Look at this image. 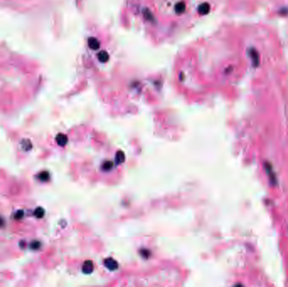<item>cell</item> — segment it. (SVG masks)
I'll list each match as a JSON object with an SVG mask.
<instances>
[{
    "instance_id": "cell-1",
    "label": "cell",
    "mask_w": 288,
    "mask_h": 287,
    "mask_svg": "<svg viewBox=\"0 0 288 287\" xmlns=\"http://www.w3.org/2000/svg\"><path fill=\"white\" fill-rule=\"evenodd\" d=\"M249 57L251 58L253 66L254 67H258L259 64H260V56H259L258 51L254 48H250L249 50Z\"/></svg>"
},
{
    "instance_id": "cell-2",
    "label": "cell",
    "mask_w": 288,
    "mask_h": 287,
    "mask_svg": "<svg viewBox=\"0 0 288 287\" xmlns=\"http://www.w3.org/2000/svg\"><path fill=\"white\" fill-rule=\"evenodd\" d=\"M265 169H266V172H267V174L269 176V179L271 180V183L272 184H276V178L275 176L274 171H273V169H272L271 164L270 163H266Z\"/></svg>"
},
{
    "instance_id": "cell-3",
    "label": "cell",
    "mask_w": 288,
    "mask_h": 287,
    "mask_svg": "<svg viewBox=\"0 0 288 287\" xmlns=\"http://www.w3.org/2000/svg\"><path fill=\"white\" fill-rule=\"evenodd\" d=\"M105 265L108 268L109 270H115L118 266L117 263L114 259H107L105 260Z\"/></svg>"
},
{
    "instance_id": "cell-4",
    "label": "cell",
    "mask_w": 288,
    "mask_h": 287,
    "mask_svg": "<svg viewBox=\"0 0 288 287\" xmlns=\"http://www.w3.org/2000/svg\"><path fill=\"white\" fill-rule=\"evenodd\" d=\"M88 47L91 48L92 50H97L99 48V42L96 38H89L88 39Z\"/></svg>"
},
{
    "instance_id": "cell-5",
    "label": "cell",
    "mask_w": 288,
    "mask_h": 287,
    "mask_svg": "<svg viewBox=\"0 0 288 287\" xmlns=\"http://www.w3.org/2000/svg\"><path fill=\"white\" fill-rule=\"evenodd\" d=\"M209 11H210V5L208 4H207V3L200 5V7L198 9V12H199V14H201V15L208 14Z\"/></svg>"
},
{
    "instance_id": "cell-6",
    "label": "cell",
    "mask_w": 288,
    "mask_h": 287,
    "mask_svg": "<svg viewBox=\"0 0 288 287\" xmlns=\"http://www.w3.org/2000/svg\"><path fill=\"white\" fill-rule=\"evenodd\" d=\"M57 142H58V144L59 146H65L66 145V143L68 142V137H67V136L64 135V134H59V135L57 136Z\"/></svg>"
},
{
    "instance_id": "cell-7",
    "label": "cell",
    "mask_w": 288,
    "mask_h": 287,
    "mask_svg": "<svg viewBox=\"0 0 288 287\" xmlns=\"http://www.w3.org/2000/svg\"><path fill=\"white\" fill-rule=\"evenodd\" d=\"M93 263H92L91 261H86L84 264V266H83V271L84 272L85 274H89L91 273L92 271H93Z\"/></svg>"
},
{
    "instance_id": "cell-8",
    "label": "cell",
    "mask_w": 288,
    "mask_h": 287,
    "mask_svg": "<svg viewBox=\"0 0 288 287\" xmlns=\"http://www.w3.org/2000/svg\"><path fill=\"white\" fill-rule=\"evenodd\" d=\"M98 59L101 62H106L109 60V55L106 51H100L98 54Z\"/></svg>"
},
{
    "instance_id": "cell-9",
    "label": "cell",
    "mask_w": 288,
    "mask_h": 287,
    "mask_svg": "<svg viewBox=\"0 0 288 287\" xmlns=\"http://www.w3.org/2000/svg\"><path fill=\"white\" fill-rule=\"evenodd\" d=\"M185 10V4L184 2H180L175 6V11L178 14H182Z\"/></svg>"
},
{
    "instance_id": "cell-10",
    "label": "cell",
    "mask_w": 288,
    "mask_h": 287,
    "mask_svg": "<svg viewBox=\"0 0 288 287\" xmlns=\"http://www.w3.org/2000/svg\"><path fill=\"white\" fill-rule=\"evenodd\" d=\"M44 214H45L44 209H43V208H41V207H38V208H36L34 212V215L36 216L37 218H41V217H43Z\"/></svg>"
},
{
    "instance_id": "cell-11",
    "label": "cell",
    "mask_w": 288,
    "mask_h": 287,
    "mask_svg": "<svg viewBox=\"0 0 288 287\" xmlns=\"http://www.w3.org/2000/svg\"><path fill=\"white\" fill-rule=\"evenodd\" d=\"M124 154H123V152H119L117 154H116V157H115V161L117 163H122V162H124Z\"/></svg>"
},
{
    "instance_id": "cell-12",
    "label": "cell",
    "mask_w": 288,
    "mask_h": 287,
    "mask_svg": "<svg viewBox=\"0 0 288 287\" xmlns=\"http://www.w3.org/2000/svg\"><path fill=\"white\" fill-rule=\"evenodd\" d=\"M39 178L41 181H47L49 179V173L47 172H42L39 176Z\"/></svg>"
},
{
    "instance_id": "cell-13",
    "label": "cell",
    "mask_w": 288,
    "mask_h": 287,
    "mask_svg": "<svg viewBox=\"0 0 288 287\" xmlns=\"http://www.w3.org/2000/svg\"><path fill=\"white\" fill-rule=\"evenodd\" d=\"M23 216H24V211H17V213L15 214L14 218L17 220H20L23 217Z\"/></svg>"
},
{
    "instance_id": "cell-14",
    "label": "cell",
    "mask_w": 288,
    "mask_h": 287,
    "mask_svg": "<svg viewBox=\"0 0 288 287\" xmlns=\"http://www.w3.org/2000/svg\"><path fill=\"white\" fill-rule=\"evenodd\" d=\"M39 247H40V243H39V242H36V241L34 243H31V248H34V249H36Z\"/></svg>"
},
{
    "instance_id": "cell-15",
    "label": "cell",
    "mask_w": 288,
    "mask_h": 287,
    "mask_svg": "<svg viewBox=\"0 0 288 287\" xmlns=\"http://www.w3.org/2000/svg\"><path fill=\"white\" fill-rule=\"evenodd\" d=\"M4 225V222H3V220L0 218V226H2Z\"/></svg>"
}]
</instances>
